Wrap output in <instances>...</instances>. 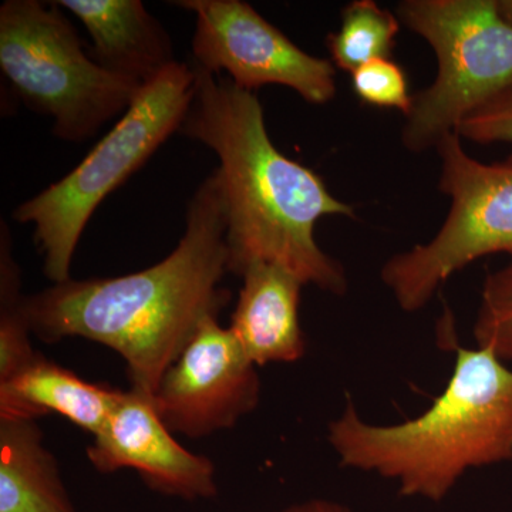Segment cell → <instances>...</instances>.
Wrapping results in <instances>:
<instances>
[{
	"instance_id": "1",
	"label": "cell",
	"mask_w": 512,
	"mask_h": 512,
	"mask_svg": "<svg viewBox=\"0 0 512 512\" xmlns=\"http://www.w3.org/2000/svg\"><path fill=\"white\" fill-rule=\"evenodd\" d=\"M227 208L217 170L188 202L183 238L158 264L117 278L69 279L25 298L32 335L46 343L82 338L123 357L131 387L156 393L202 323L231 293Z\"/></svg>"
},
{
	"instance_id": "2",
	"label": "cell",
	"mask_w": 512,
	"mask_h": 512,
	"mask_svg": "<svg viewBox=\"0 0 512 512\" xmlns=\"http://www.w3.org/2000/svg\"><path fill=\"white\" fill-rule=\"evenodd\" d=\"M190 66L194 99L180 133L220 158L228 271L242 276L248 266L265 262L288 269L305 285L345 295V268L319 247L315 229L325 217L355 218V208L336 198L319 174L274 146L255 93L224 74Z\"/></svg>"
},
{
	"instance_id": "3",
	"label": "cell",
	"mask_w": 512,
	"mask_h": 512,
	"mask_svg": "<svg viewBox=\"0 0 512 512\" xmlns=\"http://www.w3.org/2000/svg\"><path fill=\"white\" fill-rule=\"evenodd\" d=\"M456 348L446 387L414 419L367 423L348 399L328 427L340 466L396 481L403 497L440 503L467 471L512 460V369L491 350Z\"/></svg>"
},
{
	"instance_id": "4",
	"label": "cell",
	"mask_w": 512,
	"mask_h": 512,
	"mask_svg": "<svg viewBox=\"0 0 512 512\" xmlns=\"http://www.w3.org/2000/svg\"><path fill=\"white\" fill-rule=\"evenodd\" d=\"M194 70L175 62L144 84L126 113L66 177L13 211L35 225L43 271L53 284L69 281L84 228L107 195L126 183L174 133L194 99Z\"/></svg>"
},
{
	"instance_id": "5",
	"label": "cell",
	"mask_w": 512,
	"mask_h": 512,
	"mask_svg": "<svg viewBox=\"0 0 512 512\" xmlns=\"http://www.w3.org/2000/svg\"><path fill=\"white\" fill-rule=\"evenodd\" d=\"M0 69L19 99L52 117L53 134L69 143L123 116L143 87L94 62L56 2L0 6Z\"/></svg>"
},
{
	"instance_id": "6",
	"label": "cell",
	"mask_w": 512,
	"mask_h": 512,
	"mask_svg": "<svg viewBox=\"0 0 512 512\" xmlns=\"http://www.w3.org/2000/svg\"><path fill=\"white\" fill-rule=\"evenodd\" d=\"M396 15L437 59L436 79L404 116L403 146L420 154L511 89L512 25L498 0H403Z\"/></svg>"
},
{
	"instance_id": "7",
	"label": "cell",
	"mask_w": 512,
	"mask_h": 512,
	"mask_svg": "<svg viewBox=\"0 0 512 512\" xmlns=\"http://www.w3.org/2000/svg\"><path fill=\"white\" fill-rule=\"evenodd\" d=\"M436 150L439 190L450 198L446 220L429 242L393 255L380 271L404 312L429 305L451 276L484 256L512 259V156L481 163L457 133L444 137Z\"/></svg>"
},
{
	"instance_id": "8",
	"label": "cell",
	"mask_w": 512,
	"mask_h": 512,
	"mask_svg": "<svg viewBox=\"0 0 512 512\" xmlns=\"http://www.w3.org/2000/svg\"><path fill=\"white\" fill-rule=\"evenodd\" d=\"M174 5L195 15L191 64L198 69L224 74L251 93L275 84L311 104L322 106L335 99V64L296 46L249 3L183 0Z\"/></svg>"
},
{
	"instance_id": "9",
	"label": "cell",
	"mask_w": 512,
	"mask_h": 512,
	"mask_svg": "<svg viewBox=\"0 0 512 512\" xmlns=\"http://www.w3.org/2000/svg\"><path fill=\"white\" fill-rule=\"evenodd\" d=\"M153 399L171 433L204 439L232 429L259 406L258 366L232 330L210 318L167 370Z\"/></svg>"
},
{
	"instance_id": "10",
	"label": "cell",
	"mask_w": 512,
	"mask_h": 512,
	"mask_svg": "<svg viewBox=\"0 0 512 512\" xmlns=\"http://www.w3.org/2000/svg\"><path fill=\"white\" fill-rule=\"evenodd\" d=\"M158 416L153 394L131 387L121 390L103 429L87 447L90 464L101 474L131 468L148 487L187 501L217 497V471L174 439Z\"/></svg>"
},
{
	"instance_id": "11",
	"label": "cell",
	"mask_w": 512,
	"mask_h": 512,
	"mask_svg": "<svg viewBox=\"0 0 512 512\" xmlns=\"http://www.w3.org/2000/svg\"><path fill=\"white\" fill-rule=\"evenodd\" d=\"M92 37L90 56L107 72L144 86L175 63L167 30L140 0H57Z\"/></svg>"
},
{
	"instance_id": "12",
	"label": "cell",
	"mask_w": 512,
	"mask_h": 512,
	"mask_svg": "<svg viewBox=\"0 0 512 512\" xmlns=\"http://www.w3.org/2000/svg\"><path fill=\"white\" fill-rule=\"evenodd\" d=\"M241 278L229 329L245 355L258 367L301 360L306 339L299 303L305 284L288 269L265 262L248 266Z\"/></svg>"
},
{
	"instance_id": "13",
	"label": "cell",
	"mask_w": 512,
	"mask_h": 512,
	"mask_svg": "<svg viewBox=\"0 0 512 512\" xmlns=\"http://www.w3.org/2000/svg\"><path fill=\"white\" fill-rule=\"evenodd\" d=\"M120 393L107 384L86 382L37 352L28 366L0 382V420H37L56 413L94 437Z\"/></svg>"
},
{
	"instance_id": "14",
	"label": "cell",
	"mask_w": 512,
	"mask_h": 512,
	"mask_svg": "<svg viewBox=\"0 0 512 512\" xmlns=\"http://www.w3.org/2000/svg\"><path fill=\"white\" fill-rule=\"evenodd\" d=\"M0 512H77L36 420H0Z\"/></svg>"
},
{
	"instance_id": "15",
	"label": "cell",
	"mask_w": 512,
	"mask_h": 512,
	"mask_svg": "<svg viewBox=\"0 0 512 512\" xmlns=\"http://www.w3.org/2000/svg\"><path fill=\"white\" fill-rule=\"evenodd\" d=\"M340 26L326 37L336 69L353 74L375 60L390 59L402 23L375 0H355L340 13Z\"/></svg>"
},
{
	"instance_id": "16",
	"label": "cell",
	"mask_w": 512,
	"mask_h": 512,
	"mask_svg": "<svg viewBox=\"0 0 512 512\" xmlns=\"http://www.w3.org/2000/svg\"><path fill=\"white\" fill-rule=\"evenodd\" d=\"M20 269L12 255L8 225H0V382L16 375L35 359L25 298L20 292Z\"/></svg>"
},
{
	"instance_id": "17",
	"label": "cell",
	"mask_w": 512,
	"mask_h": 512,
	"mask_svg": "<svg viewBox=\"0 0 512 512\" xmlns=\"http://www.w3.org/2000/svg\"><path fill=\"white\" fill-rule=\"evenodd\" d=\"M473 333L478 348L512 360V259L485 278Z\"/></svg>"
},
{
	"instance_id": "18",
	"label": "cell",
	"mask_w": 512,
	"mask_h": 512,
	"mask_svg": "<svg viewBox=\"0 0 512 512\" xmlns=\"http://www.w3.org/2000/svg\"><path fill=\"white\" fill-rule=\"evenodd\" d=\"M352 83L356 96L369 106L399 110L403 116L412 107L406 73L392 59L365 64L352 74Z\"/></svg>"
},
{
	"instance_id": "19",
	"label": "cell",
	"mask_w": 512,
	"mask_h": 512,
	"mask_svg": "<svg viewBox=\"0 0 512 512\" xmlns=\"http://www.w3.org/2000/svg\"><path fill=\"white\" fill-rule=\"evenodd\" d=\"M457 134L477 144H512V87L461 121Z\"/></svg>"
},
{
	"instance_id": "20",
	"label": "cell",
	"mask_w": 512,
	"mask_h": 512,
	"mask_svg": "<svg viewBox=\"0 0 512 512\" xmlns=\"http://www.w3.org/2000/svg\"><path fill=\"white\" fill-rule=\"evenodd\" d=\"M279 512H352L346 505L338 501L328 500V498H311V500L302 501L289 505Z\"/></svg>"
},
{
	"instance_id": "21",
	"label": "cell",
	"mask_w": 512,
	"mask_h": 512,
	"mask_svg": "<svg viewBox=\"0 0 512 512\" xmlns=\"http://www.w3.org/2000/svg\"><path fill=\"white\" fill-rule=\"evenodd\" d=\"M498 9L504 19L512 25V0H498Z\"/></svg>"
}]
</instances>
